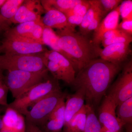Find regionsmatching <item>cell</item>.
<instances>
[{
    "instance_id": "1",
    "label": "cell",
    "mask_w": 132,
    "mask_h": 132,
    "mask_svg": "<svg viewBox=\"0 0 132 132\" xmlns=\"http://www.w3.org/2000/svg\"><path fill=\"white\" fill-rule=\"evenodd\" d=\"M121 68L120 64L101 59H94L78 72L71 85L76 90L84 91L86 105L94 109Z\"/></svg>"
},
{
    "instance_id": "2",
    "label": "cell",
    "mask_w": 132,
    "mask_h": 132,
    "mask_svg": "<svg viewBox=\"0 0 132 132\" xmlns=\"http://www.w3.org/2000/svg\"><path fill=\"white\" fill-rule=\"evenodd\" d=\"M55 32L59 38V47L67 55L76 72L98 56V47L94 45L86 36L68 29Z\"/></svg>"
},
{
    "instance_id": "3",
    "label": "cell",
    "mask_w": 132,
    "mask_h": 132,
    "mask_svg": "<svg viewBox=\"0 0 132 132\" xmlns=\"http://www.w3.org/2000/svg\"><path fill=\"white\" fill-rule=\"evenodd\" d=\"M59 80L48 76L41 82L31 88L28 91L7 106L13 109L25 116L28 109L43 98L54 92L61 90Z\"/></svg>"
},
{
    "instance_id": "4",
    "label": "cell",
    "mask_w": 132,
    "mask_h": 132,
    "mask_svg": "<svg viewBox=\"0 0 132 132\" xmlns=\"http://www.w3.org/2000/svg\"><path fill=\"white\" fill-rule=\"evenodd\" d=\"M47 69L39 72L14 70L7 71L4 81L15 99L47 78Z\"/></svg>"
},
{
    "instance_id": "5",
    "label": "cell",
    "mask_w": 132,
    "mask_h": 132,
    "mask_svg": "<svg viewBox=\"0 0 132 132\" xmlns=\"http://www.w3.org/2000/svg\"><path fill=\"white\" fill-rule=\"evenodd\" d=\"M44 53L13 55H0V66L3 71L42 72L47 69L44 64Z\"/></svg>"
},
{
    "instance_id": "6",
    "label": "cell",
    "mask_w": 132,
    "mask_h": 132,
    "mask_svg": "<svg viewBox=\"0 0 132 132\" xmlns=\"http://www.w3.org/2000/svg\"><path fill=\"white\" fill-rule=\"evenodd\" d=\"M67 95L61 90L43 98L35 104L25 116L26 122L41 127L57 105L66 99Z\"/></svg>"
},
{
    "instance_id": "7",
    "label": "cell",
    "mask_w": 132,
    "mask_h": 132,
    "mask_svg": "<svg viewBox=\"0 0 132 132\" xmlns=\"http://www.w3.org/2000/svg\"><path fill=\"white\" fill-rule=\"evenodd\" d=\"M5 38L0 45V53L7 55L43 53L48 50L36 41L5 32Z\"/></svg>"
},
{
    "instance_id": "8",
    "label": "cell",
    "mask_w": 132,
    "mask_h": 132,
    "mask_svg": "<svg viewBox=\"0 0 132 132\" xmlns=\"http://www.w3.org/2000/svg\"><path fill=\"white\" fill-rule=\"evenodd\" d=\"M108 95L117 106L132 97V61L125 66L123 72L111 87Z\"/></svg>"
},
{
    "instance_id": "9",
    "label": "cell",
    "mask_w": 132,
    "mask_h": 132,
    "mask_svg": "<svg viewBox=\"0 0 132 132\" xmlns=\"http://www.w3.org/2000/svg\"><path fill=\"white\" fill-rule=\"evenodd\" d=\"M117 107L114 102L107 95L99 109V122L102 127L111 132H120L123 127L116 116Z\"/></svg>"
},
{
    "instance_id": "10",
    "label": "cell",
    "mask_w": 132,
    "mask_h": 132,
    "mask_svg": "<svg viewBox=\"0 0 132 132\" xmlns=\"http://www.w3.org/2000/svg\"><path fill=\"white\" fill-rule=\"evenodd\" d=\"M45 13V10L40 1L26 0L19 7L14 16L10 22L20 24L28 22L40 21L41 15Z\"/></svg>"
},
{
    "instance_id": "11",
    "label": "cell",
    "mask_w": 132,
    "mask_h": 132,
    "mask_svg": "<svg viewBox=\"0 0 132 132\" xmlns=\"http://www.w3.org/2000/svg\"><path fill=\"white\" fill-rule=\"evenodd\" d=\"M129 43L112 44L101 49L98 47L97 52L100 59L115 64H120L131 52Z\"/></svg>"
},
{
    "instance_id": "12",
    "label": "cell",
    "mask_w": 132,
    "mask_h": 132,
    "mask_svg": "<svg viewBox=\"0 0 132 132\" xmlns=\"http://www.w3.org/2000/svg\"><path fill=\"white\" fill-rule=\"evenodd\" d=\"M44 26L40 21H31L18 24L5 32L36 41L44 45L42 35Z\"/></svg>"
},
{
    "instance_id": "13",
    "label": "cell",
    "mask_w": 132,
    "mask_h": 132,
    "mask_svg": "<svg viewBox=\"0 0 132 132\" xmlns=\"http://www.w3.org/2000/svg\"><path fill=\"white\" fill-rule=\"evenodd\" d=\"M6 107L5 114L2 116V127L1 131L7 132H26L25 116L13 109L8 106Z\"/></svg>"
},
{
    "instance_id": "14",
    "label": "cell",
    "mask_w": 132,
    "mask_h": 132,
    "mask_svg": "<svg viewBox=\"0 0 132 132\" xmlns=\"http://www.w3.org/2000/svg\"><path fill=\"white\" fill-rule=\"evenodd\" d=\"M119 6L112 10L103 19L98 27L94 30L92 43L95 46L99 47L101 43L103 35L106 32L117 29L119 20Z\"/></svg>"
},
{
    "instance_id": "15",
    "label": "cell",
    "mask_w": 132,
    "mask_h": 132,
    "mask_svg": "<svg viewBox=\"0 0 132 132\" xmlns=\"http://www.w3.org/2000/svg\"><path fill=\"white\" fill-rule=\"evenodd\" d=\"M45 57L50 60L55 62L59 65L64 77V81L72 85L76 76V71L68 60L58 52L47 50L44 53Z\"/></svg>"
},
{
    "instance_id": "16",
    "label": "cell",
    "mask_w": 132,
    "mask_h": 132,
    "mask_svg": "<svg viewBox=\"0 0 132 132\" xmlns=\"http://www.w3.org/2000/svg\"><path fill=\"white\" fill-rule=\"evenodd\" d=\"M65 99L51 114L45 125L39 128L43 132H62L65 123Z\"/></svg>"
},
{
    "instance_id": "17",
    "label": "cell",
    "mask_w": 132,
    "mask_h": 132,
    "mask_svg": "<svg viewBox=\"0 0 132 132\" xmlns=\"http://www.w3.org/2000/svg\"><path fill=\"white\" fill-rule=\"evenodd\" d=\"M66 99L67 100L65 102L64 126L68 124L85 105V93L82 89H78L75 93L67 95Z\"/></svg>"
},
{
    "instance_id": "18",
    "label": "cell",
    "mask_w": 132,
    "mask_h": 132,
    "mask_svg": "<svg viewBox=\"0 0 132 132\" xmlns=\"http://www.w3.org/2000/svg\"><path fill=\"white\" fill-rule=\"evenodd\" d=\"M45 14L41 18V22L45 27L56 29L57 31L65 29H73L69 26L65 15L59 10L54 9L48 10L45 11Z\"/></svg>"
},
{
    "instance_id": "19",
    "label": "cell",
    "mask_w": 132,
    "mask_h": 132,
    "mask_svg": "<svg viewBox=\"0 0 132 132\" xmlns=\"http://www.w3.org/2000/svg\"><path fill=\"white\" fill-rule=\"evenodd\" d=\"M86 121V105L77 113L67 125L64 126L62 132H83Z\"/></svg>"
},
{
    "instance_id": "20",
    "label": "cell",
    "mask_w": 132,
    "mask_h": 132,
    "mask_svg": "<svg viewBox=\"0 0 132 132\" xmlns=\"http://www.w3.org/2000/svg\"><path fill=\"white\" fill-rule=\"evenodd\" d=\"M82 0H44L41 3L45 11L54 9L65 14L81 2Z\"/></svg>"
},
{
    "instance_id": "21",
    "label": "cell",
    "mask_w": 132,
    "mask_h": 132,
    "mask_svg": "<svg viewBox=\"0 0 132 132\" xmlns=\"http://www.w3.org/2000/svg\"><path fill=\"white\" fill-rule=\"evenodd\" d=\"M116 109V116L123 127L125 125H131L132 97L119 105Z\"/></svg>"
},
{
    "instance_id": "22",
    "label": "cell",
    "mask_w": 132,
    "mask_h": 132,
    "mask_svg": "<svg viewBox=\"0 0 132 132\" xmlns=\"http://www.w3.org/2000/svg\"><path fill=\"white\" fill-rule=\"evenodd\" d=\"M42 40L44 45H47L52 50L60 54L69 60L67 55L59 47V38L52 29L44 27L42 35Z\"/></svg>"
},
{
    "instance_id": "23",
    "label": "cell",
    "mask_w": 132,
    "mask_h": 132,
    "mask_svg": "<svg viewBox=\"0 0 132 132\" xmlns=\"http://www.w3.org/2000/svg\"><path fill=\"white\" fill-rule=\"evenodd\" d=\"M90 6L87 10L83 19L81 24L80 25V33L84 35L87 27L99 12L101 11L100 9L98 0H90Z\"/></svg>"
},
{
    "instance_id": "24",
    "label": "cell",
    "mask_w": 132,
    "mask_h": 132,
    "mask_svg": "<svg viewBox=\"0 0 132 132\" xmlns=\"http://www.w3.org/2000/svg\"><path fill=\"white\" fill-rule=\"evenodd\" d=\"M86 121L83 132H101L102 126L95 113L94 109L86 105Z\"/></svg>"
},
{
    "instance_id": "25",
    "label": "cell",
    "mask_w": 132,
    "mask_h": 132,
    "mask_svg": "<svg viewBox=\"0 0 132 132\" xmlns=\"http://www.w3.org/2000/svg\"><path fill=\"white\" fill-rule=\"evenodd\" d=\"M24 0H7L0 10V14L3 18L10 22Z\"/></svg>"
},
{
    "instance_id": "26",
    "label": "cell",
    "mask_w": 132,
    "mask_h": 132,
    "mask_svg": "<svg viewBox=\"0 0 132 132\" xmlns=\"http://www.w3.org/2000/svg\"><path fill=\"white\" fill-rule=\"evenodd\" d=\"M90 6L89 1L82 0L81 2L64 14L67 17L73 15L84 16Z\"/></svg>"
},
{
    "instance_id": "27",
    "label": "cell",
    "mask_w": 132,
    "mask_h": 132,
    "mask_svg": "<svg viewBox=\"0 0 132 132\" xmlns=\"http://www.w3.org/2000/svg\"><path fill=\"white\" fill-rule=\"evenodd\" d=\"M132 41V36L125 33L113 38L105 39L102 41L101 43L104 48L109 45L119 43H130Z\"/></svg>"
},
{
    "instance_id": "28",
    "label": "cell",
    "mask_w": 132,
    "mask_h": 132,
    "mask_svg": "<svg viewBox=\"0 0 132 132\" xmlns=\"http://www.w3.org/2000/svg\"><path fill=\"white\" fill-rule=\"evenodd\" d=\"M122 1L121 0H98L100 9L104 15L118 7Z\"/></svg>"
},
{
    "instance_id": "29",
    "label": "cell",
    "mask_w": 132,
    "mask_h": 132,
    "mask_svg": "<svg viewBox=\"0 0 132 132\" xmlns=\"http://www.w3.org/2000/svg\"><path fill=\"white\" fill-rule=\"evenodd\" d=\"M120 15L122 20L132 19V1H123L119 5Z\"/></svg>"
},
{
    "instance_id": "30",
    "label": "cell",
    "mask_w": 132,
    "mask_h": 132,
    "mask_svg": "<svg viewBox=\"0 0 132 132\" xmlns=\"http://www.w3.org/2000/svg\"><path fill=\"white\" fill-rule=\"evenodd\" d=\"M4 79L0 78V105L7 106L8 88L5 84Z\"/></svg>"
},
{
    "instance_id": "31",
    "label": "cell",
    "mask_w": 132,
    "mask_h": 132,
    "mask_svg": "<svg viewBox=\"0 0 132 132\" xmlns=\"http://www.w3.org/2000/svg\"><path fill=\"white\" fill-rule=\"evenodd\" d=\"M104 16L101 11L99 12L87 27L84 34V36H86L92 31L95 30L100 24L102 19Z\"/></svg>"
},
{
    "instance_id": "32",
    "label": "cell",
    "mask_w": 132,
    "mask_h": 132,
    "mask_svg": "<svg viewBox=\"0 0 132 132\" xmlns=\"http://www.w3.org/2000/svg\"><path fill=\"white\" fill-rule=\"evenodd\" d=\"M117 29L128 35L132 36V19L123 20L119 24Z\"/></svg>"
},
{
    "instance_id": "33",
    "label": "cell",
    "mask_w": 132,
    "mask_h": 132,
    "mask_svg": "<svg viewBox=\"0 0 132 132\" xmlns=\"http://www.w3.org/2000/svg\"><path fill=\"white\" fill-rule=\"evenodd\" d=\"M68 22L73 29H75L76 27L79 26L82 22L83 16L73 15L67 16Z\"/></svg>"
},
{
    "instance_id": "34",
    "label": "cell",
    "mask_w": 132,
    "mask_h": 132,
    "mask_svg": "<svg viewBox=\"0 0 132 132\" xmlns=\"http://www.w3.org/2000/svg\"><path fill=\"white\" fill-rule=\"evenodd\" d=\"M123 33H124L119 31L118 29L110 30V31L106 32L104 34V35L102 36V40H103L105 39L113 38V37L117 36L123 34Z\"/></svg>"
},
{
    "instance_id": "35",
    "label": "cell",
    "mask_w": 132,
    "mask_h": 132,
    "mask_svg": "<svg viewBox=\"0 0 132 132\" xmlns=\"http://www.w3.org/2000/svg\"><path fill=\"white\" fill-rule=\"evenodd\" d=\"M11 23L3 18L0 14V34L3 32H6L8 30L10 27Z\"/></svg>"
},
{
    "instance_id": "36",
    "label": "cell",
    "mask_w": 132,
    "mask_h": 132,
    "mask_svg": "<svg viewBox=\"0 0 132 132\" xmlns=\"http://www.w3.org/2000/svg\"><path fill=\"white\" fill-rule=\"evenodd\" d=\"M25 132H43L38 127L26 121V130Z\"/></svg>"
},
{
    "instance_id": "37",
    "label": "cell",
    "mask_w": 132,
    "mask_h": 132,
    "mask_svg": "<svg viewBox=\"0 0 132 132\" xmlns=\"http://www.w3.org/2000/svg\"><path fill=\"white\" fill-rule=\"evenodd\" d=\"M2 116L0 114V131L1 130L2 127Z\"/></svg>"
},
{
    "instance_id": "38",
    "label": "cell",
    "mask_w": 132,
    "mask_h": 132,
    "mask_svg": "<svg viewBox=\"0 0 132 132\" xmlns=\"http://www.w3.org/2000/svg\"><path fill=\"white\" fill-rule=\"evenodd\" d=\"M7 0H0V8L3 5L5 4Z\"/></svg>"
},
{
    "instance_id": "39",
    "label": "cell",
    "mask_w": 132,
    "mask_h": 132,
    "mask_svg": "<svg viewBox=\"0 0 132 132\" xmlns=\"http://www.w3.org/2000/svg\"><path fill=\"white\" fill-rule=\"evenodd\" d=\"M3 70L1 68V66H0V78H4V76L3 74Z\"/></svg>"
},
{
    "instance_id": "40",
    "label": "cell",
    "mask_w": 132,
    "mask_h": 132,
    "mask_svg": "<svg viewBox=\"0 0 132 132\" xmlns=\"http://www.w3.org/2000/svg\"><path fill=\"white\" fill-rule=\"evenodd\" d=\"M101 132H111L109 131L108 130H106V129H105V128H104V127H102V128Z\"/></svg>"
},
{
    "instance_id": "41",
    "label": "cell",
    "mask_w": 132,
    "mask_h": 132,
    "mask_svg": "<svg viewBox=\"0 0 132 132\" xmlns=\"http://www.w3.org/2000/svg\"><path fill=\"white\" fill-rule=\"evenodd\" d=\"M0 132H5V131H0Z\"/></svg>"
}]
</instances>
